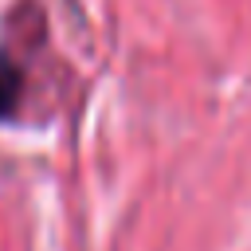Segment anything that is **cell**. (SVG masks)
Wrapping results in <instances>:
<instances>
[{
	"label": "cell",
	"instance_id": "1",
	"mask_svg": "<svg viewBox=\"0 0 251 251\" xmlns=\"http://www.w3.org/2000/svg\"><path fill=\"white\" fill-rule=\"evenodd\" d=\"M24 98V71L16 67V59L8 51H0V122H8L16 114Z\"/></svg>",
	"mask_w": 251,
	"mask_h": 251
}]
</instances>
